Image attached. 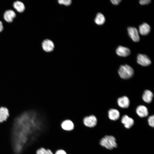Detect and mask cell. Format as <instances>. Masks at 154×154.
Listing matches in <instances>:
<instances>
[{
  "label": "cell",
  "mask_w": 154,
  "mask_h": 154,
  "mask_svg": "<svg viewBox=\"0 0 154 154\" xmlns=\"http://www.w3.org/2000/svg\"><path fill=\"white\" fill-rule=\"evenodd\" d=\"M100 145L107 149L112 150L117 146L115 138L112 135H106L99 141Z\"/></svg>",
  "instance_id": "cell-1"
},
{
  "label": "cell",
  "mask_w": 154,
  "mask_h": 154,
  "mask_svg": "<svg viewBox=\"0 0 154 154\" xmlns=\"http://www.w3.org/2000/svg\"><path fill=\"white\" fill-rule=\"evenodd\" d=\"M118 73L121 78L127 79L131 78L133 76L134 72L131 67L126 64L120 66L118 70Z\"/></svg>",
  "instance_id": "cell-2"
},
{
  "label": "cell",
  "mask_w": 154,
  "mask_h": 154,
  "mask_svg": "<svg viewBox=\"0 0 154 154\" xmlns=\"http://www.w3.org/2000/svg\"><path fill=\"white\" fill-rule=\"evenodd\" d=\"M83 122L84 125L87 127L92 128L96 127L98 123V119L94 115H91L84 117Z\"/></svg>",
  "instance_id": "cell-3"
},
{
  "label": "cell",
  "mask_w": 154,
  "mask_h": 154,
  "mask_svg": "<svg viewBox=\"0 0 154 154\" xmlns=\"http://www.w3.org/2000/svg\"><path fill=\"white\" fill-rule=\"evenodd\" d=\"M137 62L139 64L144 66H147L151 63L149 58L146 55L139 54L137 57Z\"/></svg>",
  "instance_id": "cell-4"
},
{
  "label": "cell",
  "mask_w": 154,
  "mask_h": 154,
  "mask_svg": "<svg viewBox=\"0 0 154 154\" xmlns=\"http://www.w3.org/2000/svg\"><path fill=\"white\" fill-rule=\"evenodd\" d=\"M129 35L132 40L135 42L139 41L140 38L137 30L135 27H129L127 28Z\"/></svg>",
  "instance_id": "cell-5"
},
{
  "label": "cell",
  "mask_w": 154,
  "mask_h": 154,
  "mask_svg": "<svg viewBox=\"0 0 154 154\" xmlns=\"http://www.w3.org/2000/svg\"><path fill=\"white\" fill-rule=\"evenodd\" d=\"M121 121L124 127L127 129L131 128L134 123V120L126 115H124L122 117Z\"/></svg>",
  "instance_id": "cell-6"
},
{
  "label": "cell",
  "mask_w": 154,
  "mask_h": 154,
  "mask_svg": "<svg viewBox=\"0 0 154 154\" xmlns=\"http://www.w3.org/2000/svg\"><path fill=\"white\" fill-rule=\"evenodd\" d=\"M42 47L44 51L49 52L53 50L54 48V44L52 41L47 39L42 42Z\"/></svg>",
  "instance_id": "cell-7"
},
{
  "label": "cell",
  "mask_w": 154,
  "mask_h": 154,
  "mask_svg": "<svg viewBox=\"0 0 154 154\" xmlns=\"http://www.w3.org/2000/svg\"><path fill=\"white\" fill-rule=\"evenodd\" d=\"M116 52L118 55L124 57L129 56L131 53L129 48L121 46L117 47L116 50Z\"/></svg>",
  "instance_id": "cell-8"
},
{
  "label": "cell",
  "mask_w": 154,
  "mask_h": 154,
  "mask_svg": "<svg viewBox=\"0 0 154 154\" xmlns=\"http://www.w3.org/2000/svg\"><path fill=\"white\" fill-rule=\"evenodd\" d=\"M9 116V112L7 108L0 107V123L6 121Z\"/></svg>",
  "instance_id": "cell-9"
},
{
  "label": "cell",
  "mask_w": 154,
  "mask_h": 154,
  "mask_svg": "<svg viewBox=\"0 0 154 154\" xmlns=\"http://www.w3.org/2000/svg\"><path fill=\"white\" fill-rule=\"evenodd\" d=\"M62 129L67 131H70L73 130L74 128L73 122L69 119H66L63 121L61 124Z\"/></svg>",
  "instance_id": "cell-10"
},
{
  "label": "cell",
  "mask_w": 154,
  "mask_h": 154,
  "mask_svg": "<svg viewBox=\"0 0 154 154\" xmlns=\"http://www.w3.org/2000/svg\"><path fill=\"white\" fill-rule=\"evenodd\" d=\"M117 102L119 106L122 108H128L129 105V100L126 96H124L119 98Z\"/></svg>",
  "instance_id": "cell-11"
},
{
  "label": "cell",
  "mask_w": 154,
  "mask_h": 154,
  "mask_svg": "<svg viewBox=\"0 0 154 154\" xmlns=\"http://www.w3.org/2000/svg\"><path fill=\"white\" fill-rule=\"evenodd\" d=\"M136 112L138 116L141 117H146L148 115L147 108L143 105L138 106L136 109Z\"/></svg>",
  "instance_id": "cell-12"
},
{
  "label": "cell",
  "mask_w": 154,
  "mask_h": 154,
  "mask_svg": "<svg viewBox=\"0 0 154 154\" xmlns=\"http://www.w3.org/2000/svg\"><path fill=\"white\" fill-rule=\"evenodd\" d=\"M16 15L15 12L11 10L6 11L3 15L4 19L9 23L12 22L13 19L16 17Z\"/></svg>",
  "instance_id": "cell-13"
},
{
  "label": "cell",
  "mask_w": 154,
  "mask_h": 154,
  "mask_svg": "<svg viewBox=\"0 0 154 154\" xmlns=\"http://www.w3.org/2000/svg\"><path fill=\"white\" fill-rule=\"evenodd\" d=\"M150 27L147 23H144L139 27V31L140 33L143 35H148L150 32Z\"/></svg>",
  "instance_id": "cell-14"
},
{
  "label": "cell",
  "mask_w": 154,
  "mask_h": 154,
  "mask_svg": "<svg viewBox=\"0 0 154 154\" xmlns=\"http://www.w3.org/2000/svg\"><path fill=\"white\" fill-rule=\"evenodd\" d=\"M108 116L110 119L112 120L116 121L119 118L120 113L117 110L111 109L108 111Z\"/></svg>",
  "instance_id": "cell-15"
},
{
  "label": "cell",
  "mask_w": 154,
  "mask_h": 154,
  "mask_svg": "<svg viewBox=\"0 0 154 154\" xmlns=\"http://www.w3.org/2000/svg\"><path fill=\"white\" fill-rule=\"evenodd\" d=\"M153 97V94L152 92L149 90H146L144 92L142 98L144 102L149 103L151 102Z\"/></svg>",
  "instance_id": "cell-16"
},
{
  "label": "cell",
  "mask_w": 154,
  "mask_h": 154,
  "mask_svg": "<svg viewBox=\"0 0 154 154\" xmlns=\"http://www.w3.org/2000/svg\"><path fill=\"white\" fill-rule=\"evenodd\" d=\"M14 8L18 12L22 13L25 9V6L24 4L19 1L15 2L13 5Z\"/></svg>",
  "instance_id": "cell-17"
},
{
  "label": "cell",
  "mask_w": 154,
  "mask_h": 154,
  "mask_svg": "<svg viewBox=\"0 0 154 154\" xmlns=\"http://www.w3.org/2000/svg\"><path fill=\"white\" fill-rule=\"evenodd\" d=\"M94 21L96 24L101 25L104 23L105 19L104 15L101 13H99L97 14Z\"/></svg>",
  "instance_id": "cell-18"
},
{
  "label": "cell",
  "mask_w": 154,
  "mask_h": 154,
  "mask_svg": "<svg viewBox=\"0 0 154 154\" xmlns=\"http://www.w3.org/2000/svg\"><path fill=\"white\" fill-rule=\"evenodd\" d=\"M36 154H53L49 149H45L41 147L38 149L36 152Z\"/></svg>",
  "instance_id": "cell-19"
},
{
  "label": "cell",
  "mask_w": 154,
  "mask_h": 154,
  "mask_svg": "<svg viewBox=\"0 0 154 154\" xmlns=\"http://www.w3.org/2000/svg\"><path fill=\"white\" fill-rule=\"evenodd\" d=\"M58 2L60 4L68 6L71 4L72 1L71 0H59L58 1Z\"/></svg>",
  "instance_id": "cell-20"
},
{
  "label": "cell",
  "mask_w": 154,
  "mask_h": 154,
  "mask_svg": "<svg viewBox=\"0 0 154 154\" xmlns=\"http://www.w3.org/2000/svg\"><path fill=\"white\" fill-rule=\"evenodd\" d=\"M148 123L149 125L153 127L154 126V116L153 115L150 116L148 119Z\"/></svg>",
  "instance_id": "cell-21"
},
{
  "label": "cell",
  "mask_w": 154,
  "mask_h": 154,
  "mask_svg": "<svg viewBox=\"0 0 154 154\" xmlns=\"http://www.w3.org/2000/svg\"><path fill=\"white\" fill-rule=\"evenodd\" d=\"M151 2V1L150 0H140L139 1V3L141 5L148 4Z\"/></svg>",
  "instance_id": "cell-22"
},
{
  "label": "cell",
  "mask_w": 154,
  "mask_h": 154,
  "mask_svg": "<svg viewBox=\"0 0 154 154\" xmlns=\"http://www.w3.org/2000/svg\"><path fill=\"white\" fill-rule=\"evenodd\" d=\"M54 154H67V153L64 150L60 149L57 150Z\"/></svg>",
  "instance_id": "cell-23"
},
{
  "label": "cell",
  "mask_w": 154,
  "mask_h": 154,
  "mask_svg": "<svg viewBox=\"0 0 154 154\" xmlns=\"http://www.w3.org/2000/svg\"><path fill=\"white\" fill-rule=\"evenodd\" d=\"M110 1L114 5H117L121 1V0H111Z\"/></svg>",
  "instance_id": "cell-24"
},
{
  "label": "cell",
  "mask_w": 154,
  "mask_h": 154,
  "mask_svg": "<svg viewBox=\"0 0 154 154\" xmlns=\"http://www.w3.org/2000/svg\"><path fill=\"white\" fill-rule=\"evenodd\" d=\"M3 30V26L2 22L0 21V32H1Z\"/></svg>",
  "instance_id": "cell-25"
}]
</instances>
